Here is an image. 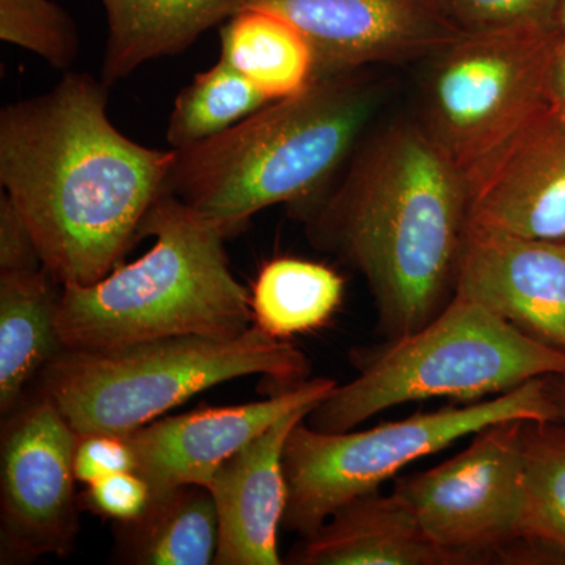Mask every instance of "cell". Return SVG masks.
Here are the masks:
<instances>
[{
  "label": "cell",
  "mask_w": 565,
  "mask_h": 565,
  "mask_svg": "<svg viewBox=\"0 0 565 565\" xmlns=\"http://www.w3.org/2000/svg\"><path fill=\"white\" fill-rule=\"evenodd\" d=\"M107 106L106 82L66 71L0 111V184L61 286L92 285L122 263L173 163L174 150L126 137Z\"/></svg>",
  "instance_id": "cell-1"
},
{
  "label": "cell",
  "mask_w": 565,
  "mask_h": 565,
  "mask_svg": "<svg viewBox=\"0 0 565 565\" xmlns=\"http://www.w3.org/2000/svg\"><path fill=\"white\" fill-rule=\"evenodd\" d=\"M340 174L291 210L313 247L362 275L386 340L414 333L455 297L467 178L418 121L360 141Z\"/></svg>",
  "instance_id": "cell-2"
},
{
  "label": "cell",
  "mask_w": 565,
  "mask_h": 565,
  "mask_svg": "<svg viewBox=\"0 0 565 565\" xmlns=\"http://www.w3.org/2000/svg\"><path fill=\"white\" fill-rule=\"evenodd\" d=\"M379 96L364 70L316 76L228 131L174 150L166 191L228 239L256 212L326 191L364 139Z\"/></svg>",
  "instance_id": "cell-3"
},
{
  "label": "cell",
  "mask_w": 565,
  "mask_h": 565,
  "mask_svg": "<svg viewBox=\"0 0 565 565\" xmlns=\"http://www.w3.org/2000/svg\"><path fill=\"white\" fill-rule=\"evenodd\" d=\"M150 250L92 285L62 286L65 349H106L172 337L233 340L253 326L250 291L230 267L221 230L163 192L141 225Z\"/></svg>",
  "instance_id": "cell-4"
},
{
  "label": "cell",
  "mask_w": 565,
  "mask_h": 565,
  "mask_svg": "<svg viewBox=\"0 0 565 565\" xmlns=\"http://www.w3.org/2000/svg\"><path fill=\"white\" fill-rule=\"evenodd\" d=\"M311 364L288 340L252 326L233 340L172 337L106 349H63L40 374L39 392L79 437L129 435L195 394L247 375L277 390L308 381Z\"/></svg>",
  "instance_id": "cell-5"
},
{
  "label": "cell",
  "mask_w": 565,
  "mask_h": 565,
  "mask_svg": "<svg viewBox=\"0 0 565 565\" xmlns=\"http://www.w3.org/2000/svg\"><path fill=\"white\" fill-rule=\"evenodd\" d=\"M349 360L356 377L334 386L305 419L316 430L348 433L396 405L476 401L565 375L564 351L459 296L416 332L353 349Z\"/></svg>",
  "instance_id": "cell-6"
},
{
  "label": "cell",
  "mask_w": 565,
  "mask_h": 565,
  "mask_svg": "<svg viewBox=\"0 0 565 565\" xmlns=\"http://www.w3.org/2000/svg\"><path fill=\"white\" fill-rule=\"evenodd\" d=\"M509 419L557 423L546 377L479 403L416 414L360 433H321L303 419L294 426L282 452L288 504L281 527L310 537L338 509L379 492L407 465Z\"/></svg>",
  "instance_id": "cell-7"
},
{
  "label": "cell",
  "mask_w": 565,
  "mask_h": 565,
  "mask_svg": "<svg viewBox=\"0 0 565 565\" xmlns=\"http://www.w3.org/2000/svg\"><path fill=\"white\" fill-rule=\"evenodd\" d=\"M559 21L468 32L430 58L418 122L467 177L552 107Z\"/></svg>",
  "instance_id": "cell-8"
},
{
  "label": "cell",
  "mask_w": 565,
  "mask_h": 565,
  "mask_svg": "<svg viewBox=\"0 0 565 565\" xmlns=\"http://www.w3.org/2000/svg\"><path fill=\"white\" fill-rule=\"evenodd\" d=\"M526 423L509 419L487 426L459 455L394 486L427 537L457 565L511 555L519 545Z\"/></svg>",
  "instance_id": "cell-9"
},
{
  "label": "cell",
  "mask_w": 565,
  "mask_h": 565,
  "mask_svg": "<svg viewBox=\"0 0 565 565\" xmlns=\"http://www.w3.org/2000/svg\"><path fill=\"white\" fill-rule=\"evenodd\" d=\"M79 435L46 394L24 397L3 418L0 441V563L66 557L79 534Z\"/></svg>",
  "instance_id": "cell-10"
},
{
  "label": "cell",
  "mask_w": 565,
  "mask_h": 565,
  "mask_svg": "<svg viewBox=\"0 0 565 565\" xmlns=\"http://www.w3.org/2000/svg\"><path fill=\"white\" fill-rule=\"evenodd\" d=\"M247 9L274 11L299 29L313 50L315 77L430 61L468 33L441 0H243Z\"/></svg>",
  "instance_id": "cell-11"
},
{
  "label": "cell",
  "mask_w": 565,
  "mask_h": 565,
  "mask_svg": "<svg viewBox=\"0 0 565 565\" xmlns=\"http://www.w3.org/2000/svg\"><path fill=\"white\" fill-rule=\"evenodd\" d=\"M338 385L329 377L308 379L278 390L264 401L230 407H200L154 419L126 435L136 457V473L151 494L181 486H210L221 465L281 416L313 411Z\"/></svg>",
  "instance_id": "cell-12"
},
{
  "label": "cell",
  "mask_w": 565,
  "mask_h": 565,
  "mask_svg": "<svg viewBox=\"0 0 565 565\" xmlns=\"http://www.w3.org/2000/svg\"><path fill=\"white\" fill-rule=\"evenodd\" d=\"M465 178L468 225L565 243V118L553 107Z\"/></svg>",
  "instance_id": "cell-13"
},
{
  "label": "cell",
  "mask_w": 565,
  "mask_h": 565,
  "mask_svg": "<svg viewBox=\"0 0 565 565\" xmlns=\"http://www.w3.org/2000/svg\"><path fill=\"white\" fill-rule=\"evenodd\" d=\"M455 296L565 352V243L468 225Z\"/></svg>",
  "instance_id": "cell-14"
},
{
  "label": "cell",
  "mask_w": 565,
  "mask_h": 565,
  "mask_svg": "<svg viewBox=\"0 0 565 565\" xmlns=\"http://www.w3.org/2000/svg\"><path fill=\"white\" fill-rule=\"evenodd\" d=\"M313 411L281 416L221 465L210 492L217 509L218 541L214 565H280L278 531L286 504L282 452L296 424Z\"/></svg>",
  "instance_id": "cell-15"
},
{
  "label": "cell",
  "mask_w": 565,
  "mask_h": 565,
  "mask_svg": "<svg viewBox=\"0 0 565 565\" xmlns=\"http://www.w3.org/2000/svg\"><path fill=\"white\" fill-rule=\"evenodd\" d=\"M292 565H455L427 537L414 509L393 490L344 504L313 535L300 537Z\"/></svg>",
  "instance_id": "cell-16"
},
{
  "label": "cell",
  "mask_w": 565,
  "mask_h": 565,
  "mask_svg": "<svg viewBox=\"0 0 565 565\" xmlns=\"http://www.w3.org/2000/svg\"><path fill=\"white\" fill-rule=\"evenodd\" d=\"M107 41L102 79H126L145 63L188 51L215 25L239 13L243 0H99Z\"/></svg>",
  "instance_id": "cell-17"
},
{
  "label": "cell",
  "mask_w": 565,
  "mask_h": 565,
  "mask_svg": "<svg viewBox=\"0 0 565 565\" xmlns=\"http://www.w3.org/2000/svg\"><path fill=\"white\" fill-rule=\"evenodd\" d=\"M62 286L44 267L0 273V414H13L63 351L55 316Z\"/></svg>",
  "instance_id": "cell-18"
},
{
  "label": "cell",
  "mask_w": 565,
  "mask_h": 565,
  "mask_svg": "<svg viewBox=\"0 0 565 565\" xmlns=\"http://www.w3.org/2000/svg\"><path fill=\"white\" fill-rule=\"evenodd\" d=\"M218 520L207 487L181 486L151 494L143 514L115 523L114 559L129 565H211Z\"/></svg>",
  "instance_id": "cell-19"
},
{
  "label": "cell",
  "mask_w": 565,
  "mask_h": 565,
  "mask_svg": "<svg viewBox=\"0 0 565 565\" xmlns=\"http://www.w3.org/2000/svg\"><path fill=\"white\" fill-rule=\"evenodd\" d=\"M221 58L270 102L297 95L315 79L310 43L274 11L243 10L222 24Z\"/></svg>",
  "instance_id": "cell-20"
},
{
  "label": "cell",
  "mask_w": 565,
  "mask_h": 565,
  "mask_svg": "<svg viewBox=\"0 0 565 565\" xmlns=\"http://www.w3.org/2000/svg\"><path fill=\"white\" fill-rule=\"evenodd\" d=\"M344 297V278L326 264L307 259H270L250 289L253 326L288 340L313 332L329 321Z\"/></svg>",
  "instance_id": "cell-21"
},
{
  "label": "cell",
  "mask_w": 565,
  "mask_h": 565,
  "mask_svg": "<svg viewBox=\"0 0 565 565\" xmlns=\"http://www.w3.org/2000/svg\"><path fill=\"white\" fill-rule=\"evenodd\" d=\"M270 102L222 58L196 74L174 99L167 125L172 150H184L228 131Z\"/></svg>",
  "instance_id": "cell-22"
},
{
  "label": "cell",
  "mask_w": 565,
  "mask_h": 565,
  "mask_svg": "<svg viewBox=\"0 0 565 565\" xmlns=\"http://www.w3.org/2000/svg\"><path fill=\"white\" fill-rule=\"evenodd\" d=\"M519 545L565 563V427L525 424V503Z\"/></svg>",
  "instance_id": "cell-23"
},
{
  "label": "cell",
  "mask_w": 565,
  "mask_h": 565,
  "mask_svg": "<svg viewBox=\"0 0 565 565\" xmlns=\"http://www.w3.org/2000/svg\"><path fill=\"white\" fill-rule=\"evenodd\" d=\"M0 39L68 71L79 54L73 20L52 0H0Z\"/></svg>",
  "instance_id": "cell-24"
},
{
  "label": "cell",
  "mask_w": 565,
  "mask_h": 565,
  "mask_svg": "<svg viewBox=\"0 0 565 565\" xmlns=\"http://www.w3.org/2000/svg\"><path fill=\"white\" fill-rule=\"evenodd\" d=\"M465 32L557 21L564 0H441Z\"/></svg>",
  "instance_id": "cell-25"
},
{
  "label": "cell",
  "mask_w": 565,
  "mask_h": 565,
  "mask_svg": "<svg viewBox=\"0 0 565 565\" xmlns=\"http://www.w3.org/2000/svg\"><path fill=\"white\" fill-rule=\"evenodd\" d=\"M150 501L148 482L136 471H121L85 486L81 508L114 523H128L143 514Z\"/></svg>",
  "instance_id": "cell-26"
},
{
  "label": "cell",
  "mask_w": 565,
  "mask_h": 565,
  "mask_svg": "<svg viewBox=\"0 0 565 565\" xmlns=\"http://www.w3.org/2000/svg\"><path fill=\"white\" fill-rule=\"evenodd\" d=\"M121 471H136V457L126 435L92 434L79 437L74 455L77 482L88 486Z\"/></svg>",
  "instance_id": "cell-27"
},
{
  "label": "cell",
  "mask_w": 565,
  "mask_h": 565,
  "mask_svg": "<svg viewBox=\"0 0 565 565\" xmlns=\"http://www.w3.org/2000/svg\"><path fill=\"white\" fill-rule=\"evenodd\" d=\"M43 267L39 248L20 211L2 192L0 195V273Z\"/></svg>",
  "instance_id": "cell-28"
},
{
  "label": "cell",
  "mask_w": 565,
  "mask_h": 565,
  "mask_svg": "<svg viewBox=\"0 0 565 565\" xmlns=\"http://www.w3.org/2000/svg\"><path fill=\"white\" fill-rule=\"evenodd\" d=\"M550 99H552L553 109L565 118V32L559 41V46H557L555 61H553Z\"/></svg>",
  "instance_id": "cell-29"
},
{
  "label": "cell",
  "mask_w": 565,
  "mask_h": 565,
  "mask_svg": "<svg viewBox=\"0 0 565 565\" xmlns=\"http://www.w3.org/2000/svg\"><path fill=\"white\" fill-rule=\"evenodd\" d=\"M546 381L556 405L557 422H563L565 427V375H548Z\"/></svg>",
  "instance_id": "cell-30"
},
{
  "label": "cell",
  "mask_w": 565,
  "mask_h": 565,
  "mask_svg": "<svg viewBox=\"0 0 565 565\" xmlns=\"http://www.w3.org/2000/svg\"><path fill=\"white\" fill-rule=\"evenodd\" d=\"M557 21H559L561 28H563V31L565 32V0L563 2V6H561L559 13H557Z\"/></svg>",
  "instance_id": "cell-31"
}]
</instances>
